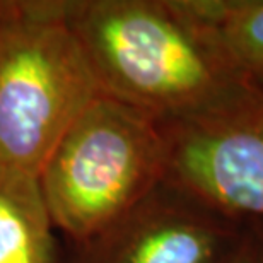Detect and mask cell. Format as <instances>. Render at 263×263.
<instances>
[{
    "mask_svg": "<svg viewBox=\"0 0 263 263\" xmlns=\"http://www.w3.org/2000/svg\"><path fill=\"white\" fill-rule=\"evenodd\" d=\"M0 263H59L55 228L36 180L0 178Z\"/></svg>",
    "mask_w": 263,
    "mask_h": 263,
    "instance_id": "cell-7",
    "label": "cell"
},
{
    "mask_svg": "<svg viewBox=\"0 0 263 263\" xmlns=\"http://www.w3.org/2000/svg\"><path fill=\"white\" fill-rule=\"evenodd\" d=\"M64 12L103 94L164 125L258 92L228 67L185 0H64Z\"/></svg>",
    "mask_w": 263,
    "mask_h": 263,
    "instance_id": "cell-1",
    "label": "cell"
},
{
    "mask_svg": "<svg viewBox=\"0 0 263 263\" xmlns=\"http://www.w3.org/2000/svg\"><path fill=\"white\" fill-rule=\"evenodd\" d=\"M101 94L64 0H0V178L38 180L57 142Z\"/></svg>",
    "mask_w": 263,
    "mask_h": 263,
    "instance_id": "cell-2",
    "label": "cell"
},
{
    "mask_svg": "<svg viewBox=\"0 0 263 263\" xmlns=\"http://www.w3.org/2000/svg\"><path fill=\"white\" fill-rule=\"evenodd\" d=\"M231 231L166 180L87 243L76 263H228Z\"/></svg>",
    "mask_w": 263,
    "mask_h": 263,
    "instance_id": "cell-5",
    "label": "cell"
},
{
    "mask_svg": "<svg viewBox=\"0 0 263 263\" xmlns=\"http://www.w3.org/2000/svg\"><path fill=\"white\" fill-rule=\"evenodd\" d=\"M166 154L164 123L98 96L57 142L36 180L55 231L76 246L96 238L164 181Z\"/></svg>",
    "mask_w": 263,
    "mask_h": 263,
    "instance_id": "cell-3",
    "label": "cell"
},
{
    "mask_svg": "<svg viewBox=\"0 0 263 263\" xmlns=\"http://www.w3.org/2000/svg\"><path fill=\"white\" fill-rule=\"evenodd\" d=\"M164 180L215 214L263 215V94L195 122L164 125Z\"/></svg>",
    "mask_w": 263,
    "mask_h": 263,
    "instance_id": "cell-4",
    "label": "cell"
},
{
    "mask_svg": "<svg viewBox=\"0 0 263 263\" xmlns=\"http://www.w3.org/2000/svg\"><path fill=\"white\" fill-rule=\"evenodd\" d=\"M228 263H258L256 261V255L250 243H243L238 246V250L234 251V255L231 256Z\"/></svg>",
    "mask_w": 263,
    "mask_h": 263,
    "instance_id": "cell-8",
    "label": "cell"
},
{
    "mask_svg": "<svg viewBox=\"0 0 263 263\" xmlns=\"http://www.w3.org/2000/svg\"><path fill=\"white\" fill-rule=\"evenodd\" d=\"M185 4L231 70L263 94V0H185Z\"/></svg>",
    "mask_w": 263,
    "mask_h": 263,
    "instance_id": "cell-6",
    "label": "cell"
}]
</instances>
